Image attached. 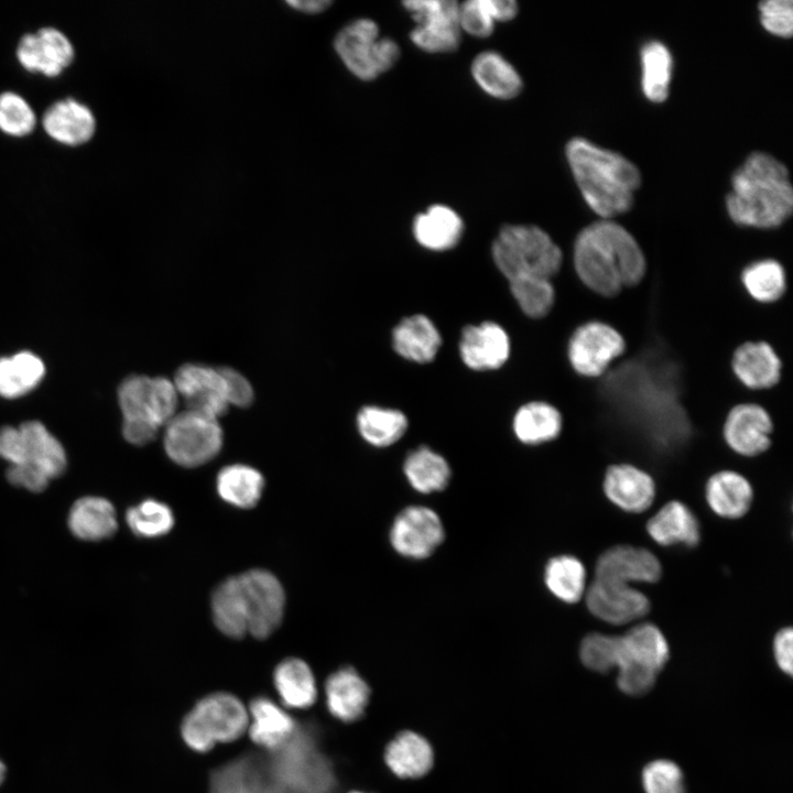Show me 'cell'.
Segmentation results:
<instances>
[{
	"instance_id": "obj_24",
	"label": "cell",
	"mask_w": 793,
	"mask_h": 793,
	"mask_svg": "<svg viewBox=\"0 0 793 793\" xmlns=\"http://www.w3.org/2000/svg\"><path fill=\"white\" fill-rule=\"evenodd\" d=\"M731 367L736 377L750 389H769L781 378L782 363L765 341H747L734 352Z\"/></svg>"
},
{
	"instance_id": "obj_18",
	"label": "cell",
	"mask_w": 793,
	"mask_h": 793,
	"mask_svg": "<svg viewBox=\"0 0 793 793\" xmlns=\"http://www.w3.org/2000/svg\"><path fill=\"white\" fill-rule=\"evenodd\" d=\"M661 575V563L652 552L630 545L608 548L598 557L595 566V579L627 585L655 583Z\"/></svg>"
},
{
	"instance_id": "obj_51",
	"label": "cell",
	"mask_w": 793,
	"mask_h": 793,
	"mask_svg": "<svg viewBox=\"0 0 793 793\" xmlns=\"http://www.w3.org/2000/svg\"><path fill=\"white\" fill-rule=\"evenodd\" d=\"M412 42L428 53H447L455 51L460 42L459 26L428 28L415 25L410 33Z\"/></svg>"
},
{
	"instance_id": "obj_15",
	"label": "cell",
	"mask_w": 793,
	"mask_h": 793,
	"mask_svg": "<svg viewBox=\"0 0 793 793\" xmlns=\"http://www.w3.org/2000/svg\"><path fill=\"white\" fill-rule=\"evenodd\" d=\"M75 51L68 37L53 26L24 34L17 47L20 65L30 73L54 78L74 61Z\"/></svg>"
},
{
	"instance_id": "obj_34",
	"label": "cell",
	"mask_w": 793,
	"mask_h": 793,
	"mask_svg": "<svg viewBox=\"0 0 793 793\" xmlns=\"http://www.w3.org/2000/svg\"><path fill=\"white\" fill-rule=\"evenodd\" d=\"M403 472L411 488L423 495L443 491L452 477L447 460L426 446L409 453L404 459Z\"/></svg>"
},
{
	"instance_id": "obj_43",
	"label": "cell",
	"mask_w": 793,
	"mask_h": 793,
	"mask_svg": "<svg viewBox=\"0 0 793 793\" xmlns=\"http://www.w3.org/2000/svg\"><path fill=\"white\" fill-rule=\"evenodd\" d=\"M741 281L749 295L761 303L778 301L786 289L785 271L773 259L749 264L741 273Z\"/></svg>"
},
{
	"instance_id": "obj_30",
	"label": "cell",
	"mask_w": 793,
	"mask_h": 793,
	"mask_svg": "<svg viewBox=\"0 0 793 793\" xmlns=\"http://www.w3.org/2000/svg\"><path fill=\"white\" fill-rule=\"evenodd\" d=\"M394 350L405 359L424 363L434 359L442 339L432 323L424 315H413L402 319L393 329Z\"/></svg>"
},
{
	"instance_id": "obj_44",
	"label": "cell",
	"mask_w": 793,
	"mask_h": 793,
	"mask_svg": "<svg viewBox=\"0 0 793 793\" xmlns=\"http://www.w3.org/2000/svg\"><path fill=\"white\" fill-rule=\"evenodd\" d=\"M126 521L129 529L141 537L165 535L174 525V515L170 507L154 499H146L127 510Z\"/></svg>"
},
{
	"instance_id": "obj_58",
	"label": "cell",
	"mask_w": 793,
	"mask_h": 793,
	"mask_svg": "<svg viewBox=\"0 0 793 793\" xmlns=\"http://www.w3.org/2000/svg\"><path fill=\"white\" fill-rule=\"evenodd\" d=\"M6 776V765L0 761V785Z\"/></svg>"
},
{
	"instance_id": "obj_13",
	"label": "cell",
	"mask_w": 793,
	"mask_h": 793,
	"mask_svg": "<svg viewBox=\"0 0 793 793\" xmlns=\"http://www.w3.org/2000/svg\"><path fill=\"white\" fill-rule=\"evenodd\" d=\"M626 349L622 335L612 326L591 321L573 333L567 348L568 360L580 376H601Z\"/></svg>"
},
{
	"instance_id": "obj_56",
	"label": "cell",
	"mask_w": 793,
	"mask_h": 793,
	"mask_svg": "<svg viewBox=\"0 0 793 793\" xmlns=\"http://www.w3.org/2000/svg\"><path fill=\"white\" fill-rule=\"evenodd\" d=\"M496 22H506L518 13V3L514 0H489Z\"/></svg>"
},
{
	"instance_id": "obj_47",
	"label": "cell",
	"mask_w": 793,
	"mask_h": 793,
	"mask_svg": "<svg viewBox=\"0 0 793 793\" xmlns=\"http://www.w3.org/2000/svg\"><path fill=\"white\" fill-rule=\"evenodd\" d=\"M582 663L598 673H608L617 669L619 661V637L602 633H589L579 648Z\"/></svg>"
},
{
	"instance_id": "obj_40",
	"label": "cell",
	"mask_w": 793,
	"mask_h": 793,
	"mask_svg": "<svg viewBox=\"0 0 793 793\" xmlns=\"http://www.w3.org/2000/svg\"><path fill=\"white\" fill-rule=\"evenodd\" d=\"M43 361L30 351L0 358V395L18 398L34 389L43 379Z\"/></svg>"
},
{
	"instance_id": "obj_29",
	"label": "cell",
	"mask_w": 793,
	"mask_h": 793,
	"mask_svg": "<svg viewBox=\"0 0 793 793\" xmlns=\"http://www.w3.org/2000/svg\"><path fill=\"white\" fill-rule=\"evenodd\" d=\"M459 215L448 206L433 205L419 214L413 222L416 241L424 248L444 251L455 247L463 233Z\"/></svg>"
},
{
	"instance_id": "obj_55",
	"label": "cell",
	"mask_w": 793,
	"mask_h": 793,
	"mask_svg": "<svg viewBox=\"0 0 793 793\" xmlns=\"http://www.w3.org/2000/svg\"><path fill=\"white\" fill-rule=\"evenodd\" d=\"M774 659L780 670L787 675L793 672V631L791 627L782 628L773 640Z\"/></svg>"
},
{
	"instance_id": "obj_23",
	"label": "cell",
	"mask_w": 793,
	"mask_h": 793,
	"mask_svg": "<svg viewBox=\"0 0 793 793\" xmlns=\"http://www.w3.org/2000/svg\"><path fill=\"white\" fill-rule=\"evenodd\" d=\"M669 659L667 641L655 624L641 623L619 637L617 669L630 665L659 674Z\"/></svg>"
},
{
	"instance_id": "obj_46",
	"label": "cell",
	"mask_w": 793,
	"mask_h": 793,
	"mask_svg": "<svg viewBox=\"0 0 793 793\" xmlns=\"http://www.w3.org/2000/svg\"><path fill=\"white\" fill-rule=\"evenodd\" d=\"M36 124L35 112L30 104L14 91L0 94V130L15 138L30 134Z\"/></svg>"
},
{
	"instance_id": "obj_36",
	"label": "cell",
	"mask_w": 793,
	"mask_h": 793,
	"mask_svg": "<svg viewBox=\"0 0 793 793\" xmlns=\"http://www.w3.org/2000/svg\"><path fill=\"white\" fill-rule=\"evenodd\" d=\"M220 498L237 508L254 507L261 498L264 479L254 468L247 465H230L222 468L216 479Z\"/></svg>"
},
{
	"instance_id": "obj_41",
	"label": "cell",
	"mask_w": 793,
	"mask_h": 793,
	"mask_svg": "<svg viewBox=\"0 0 793 793\" xmlns=\"http://www.w3.org/2000/svg\"><path fill=\"white\" fill-rule=\"evenodd\" d=\"M361 437L374 447H387L397 443L408 427L406 416L392 409L365 406L357 415Z\"/></svg>"
},
{
	"instance_id": "obj_1",
	"label": "cell",
	"mask_w": 793,
	"mask_h": 793,
	"mask_svg": "<svg viewBox=\"0 0 793 793\" xmlns=\"http://www.w3.org/2000/svg\"><path fill=\"white\" fill-rule=\"evenodd\" d=\"M574 264L580 281L606 297L640 283L647 269L643 251L634 237L608 219L579 232L574 245Z\"/></svg>"
},
{
	"instance_id": "obj_35",
	"label": "cell",
	"mask_w": 793,
	"mask_h": 793,
	"mask_svg": "<svg viewBox=\"0 0 793 793\" xmlns=\"http://www.w3.org/2000/svg\"><path fill=\"white\" fill-rule=\"evenodd\" d=\"M562 415L556 408L535 401L518 410L513 419V431L523 444L539 445L555 439L562 431Z\"/></svg>"
},
{
	"instance_id": "obj_54",
	"label": "cell",
	"mask_w": 793,
	"mask_h": 793,
	"mask_svg": "<svg viewBox=\"0 0 793 793\" xmlns=\"http://www.w3.org/2000/svg\"><path fill=\"white\" fill-rule=\"evenodd\" d=\"M225 380L226 394L229 405L246 408L253 401V390L249 381L231 368H220Z\"/></svg>"
},
{
	"instance_id": "obj_42",
	"label": "cell",
	"mask_w": 793,
	"mask_h": 793,
	"mask_svg": "<svg viewBox=\"0 0 793 793\" xmlns=\"http://www.w3.org/2000/svg\"><path fill=\"white\" fill-rule=\"evenodd\" d=\"M642 89L648 99L663 101L669 94L672 73V56L660 42H650L642 47Z\"/></svg>"
},
{
	"instance_id": "obj_6",
	"label": "cell",
	"mask_w": 793,
	"mask_h": 793,
	"mask_svg": "<svg viewBox=\"0 0 793 793\" xmlns=\"http://www.w3.org/2000/svg\"><path fill=\"white\" fill-rule=\"evenodd\" d=\"M492 257L509 281L529 276L550 280L562 265L558 246L532 225L504 226L493 241Z\"/></svg>"
},
{
	"instance_id": "obj_38",
	"label": "cell",
	"mask_w": 793,
	"mask_h": 793,
	"mask_svg": "<svg viewBox=\"0 0 793 793\" xmlns=\"http://www.w3.org/2000/svg\"><path fill=\"white\" fill-rule=\"evenodd\" d=\"M547 590L566 604H575L586 591V569L573 555H557L550 558L544 568Z\"/></svg>"
},
{
	"instance_id": "obj_4",
	"label": "cell",
	"mask_w": 793,
	"mask_h": 793,
	"mask_svg": "<svg viewBox=\"0 0 793 793\" xmlns=\"http://www.w3.org/2000/svg\"><path fill=\"white\" fill-rule=\"evenodd\" d=\"M0 457L9 463V482L32 492L43 491L67 466L63 445L39 421L0 428Z\"/></svg>"
},
{
	"instance_id": "obj_25",
	"label": "cell",
	"mask_w": 793,
	"mask_h": 793,
	"mask_svg": "<svg viewBox=\"0 0 793 793\" xmlns=\"http://www.w3.org/2000/svg\"><path fill=\"white\" fill-rule=\"evenodd\" d=\"M327 707L337 719L351 723L363 714L370 689L352 667H343L333 673L325 685Z\"/></svg>"
},
{
	"instance_id": "obj_11",
	"label": "cell",
	"mask_w": 793,
	"mask_h": 793,
	"mask_svg": "<svg viewBox=\"0 0 793 793\" xmlns=\"http://www.w3.org/2000/svg\"><path fill=\"white\" fill-rule=\"evenodd\" d=\"M444 540L445 528L438 513L420 504L403 508L389 530V543L394 552L413 561L430 557Z\"/></svg>"
},
{
	"instance_id": "obj_9",
	"label": "cell",
	"mask_w": 793,
	"mask_h": 793,
	"mask_svg": "<svg viewBox=\"0 0 793 793\" xmlns=\"http://www.w3.org/2000/svg\"><path fill=\"white\" fill-rule=\"evenodd\" d=\"M334 48L345 66L362 80H372L389 70L400 55L399 45L380 37L377 23L367 18L345 25L335 37Z\"/></svg>"
},
{
	"instance_id": "obj_16",
	"label": "cell",
	"mask_w": 793,
	"mask_h": 793,
	"mask_svg": "<svg viewBox=\"0 0 793 793\" xmlns=\"http://www.w3.org/2000/svg\"><path fill=\"white\" fill-rule=\"evenodd\" d=\"M585 593L591 615L611 624L632 622L650 610L649 598L631 585L594 579Z\"/></svg>"
},
{
	"instance_id": "obj_12",
	"label": "cell",
	"mask_w": 793,
	"mask_h": 793,
	"mask_svg": "<svg viewBox=\"0 0 793 793\" xmlns=\"http://www.w3.org/2000/svg\"><path fill=\"white\" fill-rule=\"evenodd\" d=\"M248 633L258 639L269 637L281 623L285 595L279 579L264 569L238 575Z\"/></svg>"
},
{
	"instance_id": "obj_3",
	"label": "cell",
	"mask_w": 793,
	"mask_h": 793,
	"mask_svg": "<svg viewBox=\"0 0 793 793\" xmlns=\"http://www.w3.org/2000/svg\"><path fill=\"white\" fill-rule=\"evenodd\" d=\"M566 156L585 200L596 214L608 219L631 207L640 173L629 160L583 138L567 143Z\"/></svg>"
},
{
	"instance_id": "obj_45",
	"label": "cell",
	"mask_w": 793,
	"mask_h": 793,
	"mask_svg": "<svg viewBox=\"0 0 793 793\" xmlns=\"http://www.w3.org/2000/svg\"><path fill=\"white\" fill-rule=\"evenodd\" d=\"M510 289L521 309L530 317H543L553 307L555 291L548 279L519 278L510 281Z\"/></svg>"
},
{
	"instance_id": "obj_28",
	"label": "cell",
	"mask_w": 793,
	"mask_h": 793,
	"mask_svg": "<svg viewBox=\"0 0 793 793\" xmlns=\"http://www.w3.org/2000/svg\"><path fill=\"white\" fill-rule=\"evenodd\" d=\"M705 496L708 506L717 515L738 519L750 509L753 490L742 475L721 470L707 480Z\"/></svg>"
},
{
	"instance_id": "obj_17",
	"label": "cell",
	"mask_w": 793,
	"mask_h": 793,
	"mask_svg": "<svg viewBox=\"0 0 793 793\" xmlns=\"http://www.w3.org/2000/svg\"><path fill=\"white\" fill-rule=\"evenodd\" d=\"M772 430V420L765 409L754 403H741L729 411L724 437L732 450L752 457L769 448Z\"/></svg>"
},
{
	"instance_id": "obj_8",
	"label": "cell",
	"mask_w": 793,
	"mask_h": 793,
	"mask_svg": "<svg viewBox=\"0 0 793 793\" xmlns=\"http://www.w3.org/2000/svg\"><path fill=\"white\" fill-rule=\"evenodd\" d=\"M248 725V713L237 697L228 693H215L194 706L184 718L181 731L189 748L205 752L217 742L238 739Z\"/></svg>"
},
{
	"instance_id": "obj_39",
	"label": "cell",
	"mask_w": 793,
	"mask_h": 793,
	"mask_svg": "<svg viewBox=\"0 0 793 793\" xmlns=\"http://www.w3.org/2000/svg\"><path fill=\"white\" fill-rule=\"evenodd\" d=\"M211 612L216 627L235 639L248 633V626L238 576L224 580L211 597Z\"/></svg>"
},
{
	"instance_id": "obj_10",
	"label": "cell",
	"mask_w": 793,
	"mask_h": 793,
	"mask_svg": "<svg viewBox=\"0 0 793 793\" xmlns=\"http://www.w3.org/2000/svg\"><path fill=\"white\" fill-rule=\"evenodd\" d=\"M164 449L183 467H197L211 460L222 445L218 420L185 410L165 425Z\"/></svg>"
},
{
	"instance_id": "obj_48",
	"label": "cell",
	"mask_w": 793,
	"mask_h": 793,
	"mask_svg": "<svg viewBox=\"0 0 793 793\" xmlns=\"http://www.w3.org/2000/svg\"><path fill=\"white\" fill-rule=\"evenodd\" d=\"M416 25L459 26V3L453 0H411L403 2Z\"/></svg>"
},
{
	"instance_id": "obj_37",
	"label": "cell",
	"mask_w": 793,
	"mask_h": 793,
	"mask_svg": "<svg viewBox=\"0 0 793 793\" xmlns=\"http://www.w3.org/2000/svg\"><path fill=\"white\" fill-rule=\"evenodd\" d=\"M274 684L283 703L307 708L316 698V684L309 666L300 659H286L274 671Z\"/></svg>"
},
{
	"instance_id": "obj_59",
	"label": "cell",
	"mask_w": 793,
	"mask_h": 793,
	"mask_svg": "<svg viewBox=\"0 0 793 793\" xmlns=\"http://www.w3.org/2000/svg\"><path fill=\"white\" fill-rule=\"evenodd\" d=\"M351 793H362V792H351Z\"/></svg>"
},
{
	"instance_id": "obj_22",
	"label": "cell",
	"mask_w": 793,
	"mask_h": 793,
	"mask_svg": "<svg viewBox=\"0 0 793 793\" xmlns=\"http://www.w3.org/2000/svg\"><path fill=\"white\" fill-rule=\"evenodd\" d=\"M602 485L606 497L627 512H643L654 500L655 485L652 477L632 465L609 466Z\"/></svg>"
},
{
	"instance_id": "obj_53",
	"label": "cell",
	"mask_w": 793,
	"mask_h": 793,
	"mask_svg": "<svg viewBox=\"0 0 793 793\" xmlns=\"http://www.w3.org/2000/svg\"><path fill=\"white\" fill-rule=\"evenodd\" d=\"M656 676L654 672L624 665L618 669L617 685L627 695L642 696L652 689Z\"/></svg>"
},
{
	"instance_id": "obj_7",
	"label": "cell",
	"mask_w": 793,
	"mask_h": 793,
	"mask_svg": "<svg viewBox=\"0 0 793 793\" xmlns=\"http://www.w3.org/2000/svg\"><path fill=\"white\" fill-rule=\"evenodd\" d=\"M272 752L270 769L289 793L333 792V767L309 730L296 727L292 737Z\"/></svg>"
},
{
	"instance_id": "obj_2",
	"label": "cell",
	"mask_w": 793,
	"mask_h": 793,
	"mask_svg": "<svg viewBox=\"0 0 793 793\" xmlns=\"http://www.w3.org/2000/svg\"><path fill=\"white\" fill-rule=\"evenodd\" d=\"M726 205L738 225L774 228L792 213L793 191L786 167L773 156L754 152L732 175Z\"/></svg>"
},
{
	"instance_id": "obj_57",
	"label": "cell",
	"mask_w": 793,
	"mask_h": 793,
	"mask_svg": "<svg viewBox=\"0 0 793 793\" xmlns=\"http://www.w3.org/2000/svg\"><path fill=\"white\" fill-rule=\"evenodd\" d=\"M286 3L300 12L316 14L325 11L333 2L330 0H289Z\"/></svg>"
},
{
	"instance_id": "obj_26",
	"label": "cell",
	"mask_w": 793,
	"mask_h": 793,
	"mask_svg": "<svg viewBox=\"0 0 793 793\" xmlns=\"http://www.w3.org/2000/svg\"><path fill=\"white\" fill-rule=\"evenodd\" d=\"M67 523L74 536L89 542L108 539L118 529L115 507L106 498L96 496L76 500L69 510Z\"/></svg>"
},
{
	"instance_id": "obj_52",
	"label": "cell",
	"mask_w": 793,
	"mask_h": 793,
	"mask_svg": "<svg viewBox=\"0 0 793 793\" xmlns=\"http://www.w3.org/2000/svg\"><path fill=\"white\" fill-rule=\"evenodd\" d=\"M762 25L771 33L790 37L793 31L791 0H767L759 4Z\"/></svg>"
},
{
	"instance_id": "obj_20",
	"label": "cell",
	"mask_w": 793,
	"mask_h": 793,
	"mask_svg": "<svg viewBox=\"0 0 793 793\" xmlns=\"http://www.w3.org/2000/svg\"><path fill=\"white\" fill-rule=\"evenodd\" d=\"M459 352L470 369H497L509 357L510 340L504 329L493 322L469 325L463 329Z\"/></svg>"
},
{
	"instance_id": "obj_32",
	"label": "cell",
	"mask_w": 793,
	"mask_h": 793,
	"mask_svg": "<svg viewBox=\"0 0 793 793\" xmlns=\"http://www.w3.org/2000/svg\"><path fill=\"white\" fill-rule=\"evenodd\" d=\"M250 716V738L258 746L271 751L284 745L296 729L292 717L265 697H258L251 702Z\"/></svg>"
},
{
	"instance_id": "obj_21",
	"label": "cell",
	"mask_w": 793,
	"mask_h": 793,
	"mask_svg": "<svg viewBox=\"0 0 793 793\" xmlns=\"http://www.w3.org/2000/svg\"><path fill=\"white\" fill-rule=\"evenodd\" d=\"M48 137L68 146L87 143L96 132V118L88 106L67 97L52 104L42 117Z\"/></svg>"
},
{
	"instance_id": "obj_33",
	"label": "cell",
	"mask_w": 793,
	"mask_h": 793,
	"mask_svg": "<svg viewBox=\"0 0 793 793\" xmlns=\"http://www.w3.org/2000/svg\"><path fill=\"white\" fill-rule=\"evenodd\" d=\"M384 759L395 775L414 779L424 775L432 768L433 751L422 736L403 731L390 741Z\"/></svg>"
},
{
	"instance_id": "obj_31",
	"label": "cell",
	"mask_w": 793,
	"mask_h": 793,
	"mask_svg": "<svg viewBox=\"0 0 793 793\" xmlns=\"http://www.w3.org/2000/svg\"><path fill=\"white\" fill-rule=\"evenodd\" d=\"M471 74L478 86L493 98L511 99L522 89L517 69L495 51L478 54L472 61Z\"/></svg>"
},
{
	"instance_id": "obj_5",
	"label": "cell",
	"mask_w": 793,
	"mask_h": 793,
	"mask_svg": "<svg viewBox=\"0 0 793 793\" xmlns=\"http://www.w3.org/2000/svg\"><path fill=\"white\" fill-rule=\"evenodd\" d=\"M118 401L124 438L141 446L153 441L160 427L177 413L178 393L166 378L131 376L120 384Z\"/></svg>"
},
{
	"instance_id": "obj_14",
	"label": "cell",
	"mask_w": 793,
	"mask_h": 793,
	"mask_svg": "<svg viewBox=\"0 0 793 793\" xmlns=\"http://www.w3.org/2000/svg\"><path fill=\"white\" fill-rule=\"evenodd\" d=\"M173 383L186 410L218 420L229 408L220 369L186 363L176 371Z\"/></svg>"
},
{
	"instance_id": "obj_19",
	"label": "cell",
	"mask_w": 793,
	"mask_h": 793,
	"mask_svg": "<svg viewBox=\"0 0 793 793\" xmlns=\"http://www.w3.org/2000/svg\"><path fill=\"white\" fill-rule=\"evenodd\" d=\"M210 793H289L274 778L268 760L245 756L215 770Z\"/></svg>"
},
{
	"instance_id": "obj_50",
	"label": "cell",
	"mask_w": 793,
	"mask_h": 793,
	"mask_svg": "<svg viewBox=\"0 0 793 793\" xmlns=\"http://www.w3.org/2000/svg\"><path fill=\"white\" fill-rule=\"evenodd\" d=\"M458 24L460 31L477 37L489 36L496 20L489 0H468L459 4Z\"/></svg>"
},
{
	"instance_id": "obj_49",
	"label": "cell",
	"mask_w": 793,
	"mask_h": 793,
	"mask_svg": "<svg viewBox=\"0 0 793 793\" xmlns=\"http://www.w3.org/2000/svg\"><path fill=\"white\" fill-rule=\"evenodd\" d=\"M642 785L645 793H685L681 768L665 759L654 760L644 767Z\"/></svg>"
},
{
	"instance_id": "obj_27",
	"label": "cell",
	"mask_w": 793,
	"mask_h": 793,
	"mask_svg": "<svg viewBox=\"0 0 793 793\" xmlns=\"http://www.w3.org/2000/svg\"><path fill=\"white\" fill-rule=\"evenodd\" d=\"M652 540L663 546L683 544L696 546L700 540L697 518L681 501H670L647 523Z\"/></svg>"
}]
</instances>
